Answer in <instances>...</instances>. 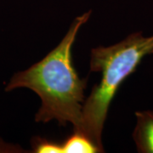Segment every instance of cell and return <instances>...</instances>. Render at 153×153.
Listing matches in <instances>:
<instances>
[{"label":"cell","mask_w":153,"mask_h":153,"mask_svg":"<svg viewBox=\"0 0 153 153\" xmlns=\"http://www.w3.org/2000/svg\"><path fill=\"white\" fill-rule=\"evenodd\" d=\"M90 16L91 11H88L76 16L55 49L27 69L15 73L5 86L7 92L28 88L38 94L41 105L35 115L37 123H71L73 131L81 127L87 78H81L72 66L71 49Z\"/></svg>","instance_id":"obj_1"},{"label":"cell","mask_w":153,"mask_h":153,"mask_svg":"<svg viewBox=\"0 0 153 153\" xmlns=\"http://www.w3.org/2000/svg\"><path fill=\"white\" fill-rule=\"evenodd\" d=\"M153 54V35L131 33L108 47L94 48L90 54V71L100 72L101 78L94 86L83 104L82 119L78 130L104 152L102 133L110 105L120 85L136 71L145 57Z\"/></svg>","instance_id":"obj_2"},{"label":"cell","mask_w":153,"mask_h":153,"mask_svg":"<svg viewBox=\"0 0 153 153\" xmlns=\"http://www.w3.org/2000/svg\"><path fill=\"white\" fill-rule=\"evenodd\" d=\"M135 118L133 140L137 152L153 153V111H137Z\"/></svg>","instance_id":"obj_3"},{"label":"cell","mask_w":153,"mask_h":153,"mask_svg":"<svg viewBox=\"0 0 153 153\" xmlns=\"http://www.w3.org/2000/svg\"><path fill=\"white\" fill-rule=\"evenodd\" d=\"M63 153H98L100 150L83 134L73 131L71 136L62 144Z\"/></svg>","instance_id":"obj_4"},{"label":"cell","mask_w":153,"mask_h":153,"mask_svg":"<svg viewBox=\"0 0 153 153\" xmlns=\"http://www.w3.org/2000/svg\"><path fill=\"white\" fill-rule=\"evenodd\" d=\"M31 146L33 152L35 153H63L62 144L41 137L33 138Z\"/></svg>","instance_id":"obj_5"},{"label":"cell","mask_w":153,"mask_h":153,"mask_svg":"<svg viewBox=\"0 0 153 153\" xmlns=\"http://www.w3.org/2000/svg\"><path fill=\"white\" fill-rule=\"evenodd\" d=\"M20 152L19 148H15L12 146H9V145H5L4 143H0V152Z\"/></svg>","instance_id":"obj_6"}]
</instances>
